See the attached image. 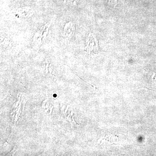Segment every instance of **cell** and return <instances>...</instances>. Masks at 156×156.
<instances>
[{
  "label": "cell",
  "instance_id": "obj_5",
  "mask_svg": "<svg viewBox=\"0 0 156 156\" xmlns=\"http://www.w3.org/2000/svg\"><path fill=\"white\" fill-rule=\"evenodd\" d=\"M63 2L67 5H75L78 2V0H63Z\"/></svg>",
  "mask_w": 156,
  "mask_h": 156
},
{
  "label": "cell",
  "instance_id": "obj_4",
  "mask_svg": "<svg viewBox=\"0 0 156 156\" xmlns=\"http://www.w3.org/2000/svg\"><path fill=\"white\" fill-rule=\"evenodd\" d=\"M34 11L29 8H22L17 10V13L20 17H28L31 16L34 14Z\"/></svg>",
  "mask_w": 156,
  "mask_h": 156
},
{
  "label": "cell",
  "instance_id": "obj_7",
  "mask_svg": "<svg viewBox=\"0 0 156 156\" xmlns=\"http://www.w3.org/2000/svg\"><path fill=\"white\" fill-rule=\"evenodd\" d=\"M152 78L154 80L156 81V73L154 74L152 76Z\"/></svg>",
  "mask_w": 156,
  "mask_h": 156
},
{
  "label": "cell",
  "instance_id": "obj_6",
  "mask_svg": "<svg viewBox=\"0 0 156 156\" xmlns=\"http://www.w3.org/2000/svg\"><path fill=\"white\" fill-rule=\"evenodd\" d=\"M109 4L112 6H116L118 3V0H106Z\"/></svg>",
  "mask_w": 156,
  "mask_h": 156
},
{
  "label": "cell",
  "instance_id": "obj_3",
  "mask_svg": "<svg viewBox=\"0 0 156 156\" xmlns=\"http://www.w3.org/2000/svg\"><path fill=\"white\" fill-rule=\"evenodd\" d=\"M75 31V26L73 23H67L64 27V36L68 39H71L73 36Z\"/></svg>",
  "mask_w": 156,
  "mask_h": 156
},
{
  "label": "cell",
  "instance_id": "obj_2",
  "mask_svg": "<svg viewBox=\"0 0 156 156\" xmlns=\"http://www.w3.org/2000/svg\"><path fill=\"white\" fill-rule=\"evenodd\" d=\"M50 25L48 24L40 27L36 33L34 37V42L37 44H42L47 37Z\"/></svg>",
  "mask_w": 156,
  "mask_h": 156
},
{
  "label": "cell",
  "instance_id": "obj_1",
  "mask_svg": "<svg viewBox=\"0 0 156 156\" xmlns=\"http://www.w3.org/2000/svg\"><path fill=\"white\" fill-rule=\"evenodd\" d=\"M85 50L89 53H95L98 50V43L96 37L94 34H88L86 38Z\"/></svg>",
  "mask_w": 156,
  "mask_h": 156
}]
</instances>
